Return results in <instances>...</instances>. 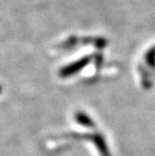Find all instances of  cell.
Instances as JSON below:
<instances>
[{
    "label": "cell",
    "instance_id": "obj_1",
    "mask_svg": "<svg viewBox=\"0 0 155 156\" xmlns=\"http://www.w3.org/2000/svg\"><path fill=\"white\" fill-rule=\"evenodd\" d=\"M89 62H90V58L89 56H86V58L79 59V61L72 62V64L69 65L62 69L61 71V76L62 77H70L72 75L77 74L82 69L85 68Z\"/></svg>",
    "mask_w": 155,
    "mask_h": 156
},
{
    "label": "cell",
    "instance_id": "obj_2",
    "mask_svg": "<svg viewBox=\"0 0 155 156\" xmlns=\"http://www.w3.org/2000/svg\"><path fill=\"white\" fill-rule=\"evenodd\" d=\"M94 140H95V144L98 147L99 152H100L102 156H111L110 152H109L108 148H107V145H106V143H105V140L101 135L95 136Z\"/></svg>",
    "mask_w": 155,
    "mask_h": 156
},
{
    "label": "cell",
    "instance_id": "obj_3",
    "mask_svg": "<svg viewBox=\"0 0 155 156\" xmlns=\"http://www.w3.org/2000/svg\"><path fill=\"white\" fill-rule=\"evenodd\" d=\"M77 121L80 123V124L84 126H88V127H91V125H93V121H92L87 115L84 114V113H79L77 115Z\"/></svg>",
    "mask_w": 155,
    "mask_h": 156
},
{
    "label": "cell",
    "instance_id": "obj_4",
    "mask_svg": "<svg viewBox=\"0 0 155 156\" xmlns=\"http://www.w3.org/2000/svg\"><path fill=\"white\" fill-rule=\"evenodd\" d=\"M147 61L149 62V64H151V65L154 64V62H155V48H152L149 52H148Z\"/></svg>",
    "mask_w": 155,
    "mask_h": 156
},
{
    "label": "cell",
    "instance_id": "obj_5",
    "mask_svg": "<svg viewBox=\"0 0 155 156\" xmlns=\"http://www.w3.org/2000/svg\"><path fill=\"white\" fill-rule=\"evenodd\" d=\"M1 91H2V88H1V87H0V93H1Z\"/></svg>",
    "mask_w": 155,
    "mask_h": 156
}]
</instances>
